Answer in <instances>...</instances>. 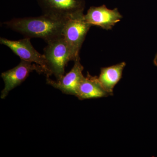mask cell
Wrapping results in <instances>:
<instances>
[{
  "instance_id": "cell-1",
  "label": "cell",
  "mask_w": 157,
  "mask_h": 157,
  "mask_svg": "<svg viewBox=\"0 0 157 157\" xmlns=\"http://www.w3.org/2000/svg\"><path fill=\"white\" fill-rule=\"evenodd\" d=\"M67 21L43 14L39 17L13 18L4 24L25 38H40L47 43L63 36Z\"/></svg>"
},
{
  "instance_id": "cell-2",
  "label": "cell",
  "mask_w": 157,
  "mask_h": 157,
  "mask_svg": "<svg viewBox=\"0 0 157 157\" xmlns=\"http://www.w3.org/2000/svg\"><path fill=\"white\" fill-rule=\"evenodd\" d=\"M48 69L52 75L60 79L64 75L65 68L70 61H73L70 49L63 37L47 43L44 48Z\"/></svg>"
},
{
  "instance_id": "cell-3",
  "label": "cell",
  "mask_w": 157,
  "mask_h": 157,
  "mask_svg": "<svg viewBox=\"0 0 157 157\" xmlns=\"http://www.w3.org/2000/svg\"><path fill=\"white\" fill-rule=\"evenodd\" d=\"M91 26L84 18V14L70 18L65 24L63 37L73 57V61L79 58V52Z\"/></svg>"
},
{
  "instance_id": "cell-4",
  "label": "cell",
  "mask_w": 157,
  "mask_h": 157,
  "mask_svg": "<svg viewBox=\"0 0 157 157\" xmlns=\"http://www.w3.org/2000/svg\"><path fill=\"white\" fill-rule=\"evenodd\" d=\"M43 14L64 20L82 15L84 0H37Z\"/></svg>"
},
{
  "instance_id": "cell-5",
  "label": "cell",
  "mask_w": 157,
  "mask_h": 157,
  "mask_svg": "<svg viewBox=\"0 0 157 157\" xmlns=\"http://www.w3.org/2000/svg\"><path fill=\"white\" fill-rule=\"evenodd\" d=\"M0 43L10 48L15 55L20 58L21 59L41 66L45 71V74L47 77L51 76L45 55L39 53L34 48L29 38H25L19 40H11L1 38Z\"/></svg>"
},
{
  "instance_id": "cell-6",
  "label": "cell",
  "mask_w": 157,
  "mask_h": 157,
  "mask_svg": "<svg viewBox=\"0 0 157 157\" xmlns=\"http://www.w3.org/2000/svg\"><path fill=\"white\" fill-rule=\"evenodd\" d=\"M34 71L39 74H45V71L39 65L21 60L15 67L2 73L1 76L5 82V87L2 91L1 98H6L10 91L22 83Z\"/></svg>"
},
{
  "instance_id": "cell-7",
  "label": "cell",
  "mask_w": 157,
  "mask_h": 157,
  "mask_svg": "<svg viewBox=\"0 0 157 157\" xmlns=\"http://www.w3.org/2000/svg\"><path fill=\"white\" fill-rule=\"evenodd\" d=\"M122 17L117 8L112 10L105 5L91 7L84 14L85 19L91 26H95L107 30L111 29Z\"/></svg>"
},
{
  "instance_id": "cell-8",
  "label": "cell",
  "mask_w": 157,
  "mask_h": 157,
  "mask_svg": "<svg viewBox=\"0 0 157 157\" xmlns=\"http://www.w3.org/2000/svg\"><path fill=\"white\" fill-rule=\"evenodd\" d=\"M83 70L79 58L74 61V66L69 73L56 81L47 77V83L64 94L76 96L78 86L84 77L82 74Z\"/></svg>"
},
{
  "instance_id": "cell-9",
  "label": "cell",
  "mask_w": 157,
  "mask_h": 157,
  "mask_svg": "<svg viewBox=\"0 0 157 157\" xmlns=\"http://www.w3.org/2000/svg\"><path fill=\"white\" fill-rule=\"evenodd\" d=\"M109 94L104 90L98 76H92L88 72L78 86L76 96L80 100L104 98Z\"/></svg>"
},
{
  "instance_id": "cell-10",
  "label": "cell",
  "mask_w": 157,
  "mask_h": 157,
  "mask_svg": "<svg viewBox=\"0 0 157 157\" xmlns=\"http://www.w3.org/2000/svg\"><path fill=\"white\" fill-rule=\"evenodd\" d=\"M126 65L125 62H123L110 67L101 68L98 79L102 87L109 96L113 95V89L121 78Z\"/></svg>"
},
{
  "instance_id": "cell-11",
  "label": "cell",
  "mask_w": 157,
  "mask_h": 157,
  "mask_svg": "<svg viewBox=\"0 0 157 157\" xmlns=\"http://www.w3.org/2000/svg\"><path fill=\"white\" fill-rule=\"evenodd\" d=\"M154 63L155 65L157 67V53L156 54L154 60Z\"/></svg>"
}]
</instances>
